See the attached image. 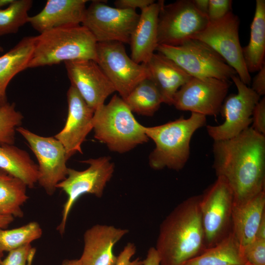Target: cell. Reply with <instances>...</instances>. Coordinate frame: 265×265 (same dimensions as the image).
Segmentation results:
<instances>
[{"label": "cell", "instance_id": "cell-1", "mask_svg": "<svg viewBox=\"0 0 265 265\" xmlns=\"http://www.w3.org/2000/svg\"><path fill=\"white\" fill-rule=\"evenodd\" d=\"M213 168L231 187L234 203H239L265 191V136L251 127L237 136L214 141Z\"/></svg>", "mask_w": 265, "mask_h": 265}, {"label": "cell", "instance_id": "cell-2", "mask_svg": "<svg viewBox=\"0 0 265 265\" xmlns=\"http://www.w3.org/2000/svg\"><path fill=\"white\" fill-rule=\"evenodd\" d=\"M200 197L185 200L160 224L155 247L161 265H183L206 249Z\"/></svg>", "mask_w": 265, "mask_h": 265}, {"label": "cell", "instance_id": "cell-3", "mask_svg": "<svg viewBox=\"0 0 265 265\" xmlns=\"http://www.w3.org/2000/svg\"><path fill=\"white\" fill-rule=\"evenodd\" d=\"M97 42L81 25L53 28L34 36L27 68L76 60L97 61Z\"/></svg>", "mask_w": 265, "mask_h": 265}, {"label": "cell", "instance_id": "cell-4", "mask_svg": "<svg viewBox=\"0 0 265 265\" xmlns=\"http://www.w3.org/2000/svg\"><path fill=\"white\" fill-rule=\"evenodd\" d=\"M206 124V116L191 112L188 118L182 117L161 125L144 126L145 134L155 144L149 157L150 167L155 170L183 169L189 157L192 135Z\"/></svg>", "mask_w": 265, "mask_h": 265}, {"label": "cell", "instance_id": "cell-5", "mask_svg": "<svg viewBox=\"0 0 265 265\" xmlns=\"http://www.w3.org/2000/svg\"><path fill=\"white\" fill-rule=\"evenodd\" d=\"M94 137L112 151L124 153L149 140L144 126L135 119L120 97L114 95L107 104L94 112Z\"/></svg>", "mask_w": 265, "mask_h": 265}, {"label": "cell", "instance_id": "cell-6", "mask_svg": "<svg viewBox=\"0 0 265 265\" xmlns=\"http://www.w3.org/2000/svg\"><path fill=\"white\" fill-rule=\"evenodd\" d=\"M156 51L193 78L229 80L237 75L212 48L197 39H190L178 46L158 45Z\"/></svg>", "mask_w": 265, "mask_h": 265}, {"label": "cell", "instance_id": "cell-7", "mask_svg": "<svg viewBox=\"0 0 265 265\" xmlns=\"http://www.w3.org/2000/svg\"><path fill=\"white\" fill-rule=\"evenodd\" d=\"M81 162L89 164L88 167L83 171L68 168L66 178L56 186L57 188L61 189L67 196L61 222L57 227L61 235L65 232L69 213L75 202L86 193L101 197L114 171V164L109 157L89 159Z\"/></svg>", "mask_w": 265, "mask_h": 265}, {"label": "cell", "instance_id": "cell-8", "mask_svg": "<svg viewBox=\"0 0 265 265\" xmlns=\"http://www.w3.org/2000/svg\"><path fill=\"white\" fill-rule=\"evenodd\" d=\"M233 192L226 180L217 177L201 195L200 209L206 248L213 246L232 232Z\"/></svg>", "mask_w": 265, "mask_h": 265}, {"label": "cell", "instance_id": "cell-9", "mask_svg": "<svg viewBox=\"0 0 265 265\" xmlns=\"http://www.w3.org/2000/svg\"><path fill=\"white\" fill-rule=\"evenodd\" d=\"M207 15L199 11L190 0H179L159 11L158 25L159 45L178 46L192 39L208 25Z\"/></svg>", "mask_w": 265, "mask_h": 265}, {"label": "cell", "instance_id": "cell-10", "mask_svg": "<svg viewBox=\"0 0 265 265\" xmlns=\"http://www.w3.org/2000/svg\"><path fill=\"white\" fill-rule=\"evenodd\" d=\"M239 18L231 11L219 20L209 22L192 39L200 40L212 48L248 86L251 84V78L245 64L239 41Z\"/></svg>", "mask_w": 265, "mask_h": 265}, {"label": "cell", "instance_id": "cell-11", "mask_svg": "<svg viewBox=\"0 0 265 265\" xmlns=\"http://www.w3.org/2000/svg\"><path fill=\"white\" fill-rule=\"evenodd\" d=\"M140 14L136 11L120 9L93 0L86 8L81 25L99 42L116 41L130 44Z\"/></svg>", "mask_w": 265, "mask_h": 265}, {"label": "cell", "instance_id": "cell-12", "mask_svg": "<svg viewBox=\"0 0 265 265\" xmlns=\"http://www.w3.org/2000/svg\"><path fill=\"white\" fill-rule=\"evenodd\" d=\"M96 62L123 100L140 82L149 78L146 65L133 61L119 42L97 43Z\"/></svg>", "mask_w": 265, "mask_h": 265}, {"label": "cell", "instance_id": "cell-13", "mask_svg": "<svg viewBox=\"0 0 265 265\" xmlns=\"http://www.w3.org/2000/svg\"><path fill=\"white\" fill-rule=\"evenodd\" d=\"M16 131L26 140L37 159V183L48 195H53L57 185L67 175L69 158L64 146L54 137L41 136L21 126Z\"/></svg>", "mask_w": 265, "mask_h": 265}, {"label": "cell", "instance_id": "cell-14", "mask_svg": "<svg viewBox=\"0 0 265 265\" xmlns=\"http://www.w3.org/2000/svg\"><path fill=\"white\" fill-rule=\"evenodd\" d=\"M231 79L238 92L226 97L224 101L221 109L224 122L219 125L206 127L209 135L214 141L233 138L249 128L253 110L260 100V96L244 84L237 75Z\"/></svg>", "mask_w": 265, "mask_h": 265}, {"label": "cell", "instance_id": "cell-15", "mask_svg": "<svg viewBox=\"0 0 265 265\" xmlns=\"http://www.w3.org/2000/svg\"><path fill=\"white\" fill-rule=\"evenodd\" d=\"M231 84L227 80L192 77L177 91L172 105L180 110L216 116Z\"/></svg>", "mask_w": 265, "mask_h": 265}, {"label": "cell", "instance_id": "cell-16", "mask_svg": "<svg viewBox=\"0 0 265 265\" xmlns=\"http://www.w3.org/2000/svg\"><path fill=\"white\" fill-rule=\"evenodd\" d=\"M71 85L94 111L103 105L115 89L97 63L93 60L64 62Z\"/></svg>", "mask_w": 265, "mask_h": 265}, {"label": "cell", "instance_id": "cell-17", "mask_svg": "<svg viewBox=\"0 0 265 265\" xmlns=\"http://www.w3.org/2000/svg\"><path fill=\"white\" fill-rule=\"evenodd\" d=\"M68 114L63 128L54 137L64 146L68 158L82 154L81 145L93 129L94 110L90 108L72 85L67 93Z\"/></svg>", "mask_w": 265, "mask_h": 265}, {"label": "cell", "instance_id": "cell-18", "mask_svg": "<svg viewBox=\"0 0 265 265\" xmlns=\"http://www.w3.org/2000/svg\"><path fill=\"white\" fill-rule=\"evenodd\" d=\"M128 230L112 225L96 224L83 235V249L79 259L81 265H116L113 247Z\"/></svg>", "mask_w": 265, "mask_h": 265}, {"label": "cell", "instance_id": "cell-19", "mask_svg": "<svg viewBox=\"0 0 265 265\" xmlns=\"http://www.w3.org/2000/svg\"><path fill=\"white\" fill-rule=\"evenodd\" d=\"M86 0H48L43 9L29 17L27 23L40 33L59 27L81 24Z\"/></svg>", "mask_w": 265, "mask_h": 265}, {"label": "cell", "instance_id": "cell-20", "mask_svg": "<svg viewBox=\"0 0 265 265\" xmlns=\"http://www.w3.org/2000/svg\"><path fill=\"white\" fill-rule=\"evenodd\" d=\"M163 0L155 2L141 10L138 23L132 34V59L139 64H146L158 46V25L159 11Z\"/></svg>", "mask_w": 265, "mask_h": 265}, {"label": "cell", "instance_id": "cell-21", "mask_svg": "<svg viewBox=\"0 0 265 265\" xmlns=\"http://www.w3.org/2000/svg\"><path fill=\"white\" fill-rule=\"evenodd\" d=\"M149 79L158 89L163 103L172 105L177 91L192 77L173 61L160 53H154L144 64Z\"/></svg>", "mask_w": 265, "mask_h": 265}, {"label": "cell", "instance_id": "cell-22", "mask_svg": "<svg viewBox=\"0 0 265 265\" xmlns=\"http://www.w3.org/2000/svg\"><path fill=\"white\" fill-rule=\"evenodd\" d=\"M265 215V191L242 203H234L232 232L242 248L256 238Z\"/></svg>", "mask_w": 265, "mask_h": 265}, {"label": "cell", "instance_id": "cell-23", "mask_svg": "<svg viewBox=\"0 0 265 265\" xmlns=\"http://www.w3.org/2000/svg\"><path fill=\"white\" fill-rule=\"evenodd\" d=\"M33 45L34 36L25 37L0 56V107L8 103L6 90L11 80L27 68Z\"/></svg>", "mask_w": 265, "mask_h": 265}, {"label": "cell", "instance_id": "cell-24", "mask_svg": "<svg viewBox=\"0 0 265 265\" xmlns=\"http://www.w3.org/2000/svg\"><path fill=\"white\" fill-rule=\"evenodd\" d=\"M0 169L23 181L28 188L37 183L38 164L26 151L14 145L0 143Z\"/></svg>", "mask_w": 265, "mask_h": 265}, {"label": "cell", "instance_id": "cell-25", "mask_svg": "<svg viewBox=\"0 0 265 265\" xmlns=\"http://www.w3.org/2000/svg\"><path fill=\"white\" fill-rule=\"evenodd\" d=\"M245 64L249 73L258 71L265 65V0H256L250 26L249 43L242 48Z\"/></svg>", "mask_w": 265, "mask_h": 265}, {"label": "cell", "instance_id": "cell-26", "mask_svg": "<svg viewBox=\"0 0 265 265\" xmlns=\"http://www.w3.org/2000/svg\"><path fill=\"white\" fill-rule=\"evenodd\" d=\"M242 249L233 233L183 265H245Z\"/></svg>", "mask_w": 265, "mask_h": 265}, {"label": "cell", "instance_id": "cell-27", "mask_svg": "<svg viewBox=\"0 0 265 265\" xmlns=\"http://www.w3.org/2000/svg\"><path fill=\"white\" fill-rule=\"evenodd\" d=\"M27 186L20 179L0 169V214L22 217V206L27 200Z\"/></svg>", "mask_w": 265, "mask_h": 265}, {"label": "cell", "instance_id": "cell-28", "mask_svg": "<svg viewBox=\"0 0 265 265\" xmlns=\"http://www.w3.org/2000/svg\"><path fill=\"white\" fill-rule=\"evenodd\" d=\"M123 100L132 112L147 116H153L163 103L158 89L149 78L140 82Z\"/></svg>", "mask_w": 265, "mask_h": 265}, {"label": "cell", "instance_id": "cell-29", "mask_svg": "<svg viewBox=\"0 0 265 265\" xmlns=\"http://www.w3.org/2000/svg\"><path fill=\"white\" fill-rule=\"evenodd\" d=\"M42 235V228L35 221L12 229H0V248L3 252H9L31 244Z\"/></svg>", "mask_w": 265, "mask_h": 265}, {"label": "cell", "instance_id": "cell-30", "mask_svg": "<svg viewBox=\"0 0 265 265\" xmlns=\"http://www.w3.org/2000/svg\"><path fill=\"white\" fill-rule=\"evenodd\" d=\"M32 3L31 0H13L6 8L0 9V36L15 33L27 23Z\"/></svg>", "mask_w": 265, "mask_h": 265}, {"label": "cell", "instance_id": "cell-31", "mask_svg": "<svg viewBox=\"0 0 265 265\" xmlns=\"http://www.w3.org/2000/svg\"><path fill=\"white\" fill-rule=\"evenodd\" d=\"M24 116L16 109L15 104L7 103L0 107V143L14 145L17 129L22 125Z\"/></svg>", "mask_w": 265, "mask_h": 265}, {"label": "cell", "instance_id": "cell-32", "mask_svg": "<svg viewBox=\"0 0 265 265\" xmlns=\"http://www.w3.org/2000/svg\"><path fill=\"white\" fill-rule=\"evenodd\" d=\"M242 249L245 265H265V239L256 238Z\"/></svg>", "mask_w": 265, "mask_h": 265}, {"label": "cell", "instance_id": "cell-33", "mask_svg": "<svg viewBox=\"0 0 265 265\" xmlns=\"http://www.w3.org/2000/svg\"><path fill=\"white\" fill-rule=\"evenodd\" d=\"M35 252L31 244L23 246L8 252L1 265H31Z\"/></svg>", "mask_w": 265, "mask_h": 265}, {"label": "cell", "instance_id": "cell-34", "mask_svg": "<svg viewBox=\"0 0 265 265\" xmlns=\"http://www.w3.org/2000/svg\"><path fill=\"white\" fill-rule=\"evenodd\" d=\"M232 0H209L207 16L209 22H214L224 17L231 11Z\"/></svg>", "mask_w": 265, "mask_h": 265}, {"label": "cell", "instance_id": "cell-35", "mask_svg": "<svg viewBox=\"0 0 265 265\" xmlns=\"http://www.w3.org/2000/svg\"><path fill=\"white\" fill-rule=\"evenodd\" d=\"M251 128L258 133L265 136V98L257 104L252 115Z\"/></svg>", "mask_w": 265, "mask_h": 265}, {"label": "cell", "instance_id": "cell-36", "mask_svg": "<svg viewBox=\"0 0 265 265\" xmlns=\"http://www.w3.org/2000/svg\"><path fill=\"white\" fill-rule=\"evenodd\" d=\"M135 252L136 247L134 244L128 242L117 256L116 265H142L143 261L139 258L131 260Z\"/></svg>", "mask_w": 265, "mask_h": 265}, {"label": "cell", "instance_id": "cell-37", "mask_svg": "<svg viewBox=\"0 0 265 265\" xmlns=\"http://www.w3.org/2000/svg\"><path fill=\"white\" fill-rule=\"evenodd\" d=\"M155 2L154 0H117L114 4L118 8L135 11L136 8L142 10Z\"/></svg>", "mask_w": 265, "mask_h": 265}, {"label": "cell", "instance_id": "cell-38", "mask_svg": "<svg viewBox=\"0 0 265 265\" xmlns=\"http://www.w3.org/2000/svg\"><path fill=\"white\" fill-rule=\"evenodd\" d=\"M251 87L258 95L263 96L265 94V65L258 71L251 80Z\"/></svg>", "mask_w": 265, "mask_h": 265}, {"label": "cell", "instance_id": "cell-39", "mask_svg": "<svg viewBox=\"0 0 265 265\" xmlns=\"http://www.w3.org/2000/svg\"><path fill=\"white\" fill-rule=\"evenodd\" d=\"M142 265H161L160 258L155 247H150L147 251Z\"/></svg>", "mask_w": 265, "mask_h": 265}, {"label": "cell", "instance_id": "cell-40", "mask_svg": "<svg viewBox=\"0 0 265 265\" xmlns=\"http://www.w3.org/2000/svg\"><path fill=\"white\" fill-rule=\"evenodd\" d=\"M195 8L202 13L207 15L209 0H191Z\"/></svg>", "mask_w": 265, "mask_h": 265}, {"label": "cell", "instance_id": "cell-41", "mask_svg": "<svg viewBox=\"0 0 265 265\" xmlns=\"http://www.w3.org/2000/svg\"><path fill=\"white\" fill-rule=\"evenodd\" d=\"M14 220L12 216L0 214V229H5Z\"/></svg>", "mask_w": 265, "mask_h": 265}, {"label": "cell", "instance_id": "cell-42", "mask_svg": "<svg viewBox=\"0 0 265 265\" xmlns=\"http://www.w3.org/2000/svg\"><path fill=\"white\" fill-rule=\"evenodd\" d=\"M256 238L265 239V215L264 216L259 224Z\"/></svg>", "mask_w": 265, "mask_h": 265}, {"label": "cell", "instance_id": "cell-43", "mask_svg": "<svg viewBox=\"0 0 265 265\" xmlns=\"http://www.w3.org/2000/svg\"><path fill=\"white\" fill-rule=\"evenodd\" d=\"M61 265H81L79 259L65 260L63 261Z\"/></svg>", "mask_w": 265, "mask_h": 265}, {"label": "cell", "instance_id": "cell-44", "mask_svg": "<svg viewBox=\"0 0 265 265\" xmlns=\"http://www.w3.org/2000/svg\"><path fill=\"white\" fill-rule=\"evenodd\" d=\"M13 0H0V9L3 7H7L13 2Z\"/></svg>", "mask_w": 265, "mask_h": 265}, {"label": "cell", "instance_id": "cell-45", "mask_svg": "<svg viewBox=\"0 0 265 265\" xmlns=\"http://www.w3.org/2000/svg\"><path fill=\"white\" fill-rule=\"evenodd\" d=\"M3 251L0 248V265H1L2 261V257L3 256Z\"/></svg>", "mask_w": 265, "mask_h": 265}, {"label": "cell", "instance_id": "cell-46", "mask_svg": "<svg viewBox=\"0 0 265 265\" xmlns=\"http://www.w3.org/2000/svg\"><path fill=\"white\" fill-rule=\"evenodd\" d=\"M3 51V50L1 46H0V52H2Z\"/></svg>", "mask_w": 265, "mask_h": 265}]
</instances>
